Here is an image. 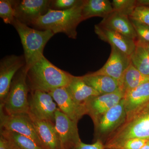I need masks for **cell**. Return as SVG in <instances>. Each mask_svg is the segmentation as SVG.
<instances>
[{
    "mask_svg": "<svg viewBox=\"0 0 149 149\" xmlns=\"http://www.w3.org/2000/svg\"><path fill=\"white\" fill-rule=\"evenodd\" d=\"M134 139L149 141V102L127 116L125 122L106 141L104 149H115Z\"/></svg>",
    "mask_w": 149,
    "mask_h": 149,
    "instance_id": "obj_3",
    "label": "cell"
},
{
    "mask_svg": "<svg viewBox=\"0 0 149 149\" xmlns=\"http://www.w3.org/2000/svg\"><path fill=\"white\" fill-rule=\"evenodd\" d=\"M126 117L123 98L94 123L95 141L100 140L104 144L109 137L125 122Z\"/></svg>",
    "mask_w": 149,
    "mask_h": 149,
    "instance_id": "obj_7",
    "label": "cell"
},
{
    "mask_svg": "<svg viewBox=\"0 0 149 149\" xmlns=\"http://www.w3.org/2000/svg\"><path fill=\"white\" fill-rule=\"evenodd\" d=\"M65 88L70 95L78 104L85 107L91 98L100 94L84 82L82 76H73Z\"/></svg>",
    "mask_w": 149,
    "mask_h": 149,
    "instance_id": "obj_17",
    "label": "cell"
},
{
    "mask_svg": "<svg viewBox=\"0 0 149 149\" xmlns=\"http://www.w3.org/2000/svg\"><path fill=\"white\" fill-rule=\"evenodd\" d=\"M81 0H55L52 1L50 9L56 10H66L83 3Z\"/></svg>",
    "mask_w": 149,
    "mask_h": 149,
    "instance_id": "obj_29",
    "label": "cell"
},
{
    "mask_svg": "<svg viewBox=\"0 0 149 149\" xmlns=\"http://www.w3.org/2000/svg\"><path fill=\"white\" fill-rule=\"evenodd\" d=\"M146 45L147 49H148V52L149 54V44H146Z\"/></svg>",
    "mask_w": 149,
    "mask_h": 149,
    "instance_id": "obj_35",
    "label": "cell"
},
{
    "mask_svg": "<svg viewBox=\"0 0 149 149\" xmlns=\"http://www.w3.org/2000/svg\"><path fill=\"white\" fill-rule=\"evenodd\" d=\"M137 35V40L149 44V26L139 22L130 19Z\"/></svg>",
    "mask_w": 149,
    "mask_h": 149,
    "instance_id": "obj_28",
    "label": "cell"
},
{
    "mask_svg": "<svg viewBox=\"0 0 149 149\" xmlns=\"http://www.w3.org/2000/svg\"><path fill=\"white\" fill-rule=\"evenodd\" d=\"M25 65L24 55H10L0 61V106L6 100L11 84L17 72Z\"/></svg>",
    "mask_w": 149,
    "mask_h": 149,
    "instance_id": "obj_10",
    "label": "cell"
},
{
    "mask_svg": "<svg viewBox=\"0 0 149 149\" xmlns=\"http://www.w3.org/2000/svg\"><path fill=\"white\" fill-rule=\"evenodd\" d=\"M0 149H13L8 139L1 134L0 135Z\"/></svg>",
    "mask_w": 149,
    "mask_h": 149,
    "instance_id": "obj_32",
    "label": "cell"
},
{
    "mask_svg": "<svg viewBox=\"0 0 149 149\" xmlns=\"http://www.w3.org/2000/svg\"><path fill=\"white\" fill-rule=\"evenodd\" d=\"M87 85L98 92L100 95L113 93L119 88V83L109 76L103 75H89L86 74L82 76Z\"/></svg>",
    "mask_w": 149,
    "mask_h": 149,
    "instance_id": "obj_20",
    "label": "cell"
},
{
    "mask_svg": "<svg viewBox=\"0 0 149 149\" xmlns=\"http://www.w3.org/2000/svg\"><path fill=\"white\" fill-rule=\"evenodd\" d=\"M27 70L24 65L14 77L6 99L0 106V109L6 114L28 113L30 91L27 82Z\"/></svg>",
    "mask_w": 149,
    "mask_h": 149,
    "instance_id": "obj_5",
    "label": "cell"
},
{
    "mask_svg": "<svg viewBox=\"0 0 149 149\" xmlns=\"http://www.w3.org/2000/svg\"><path fill=\"white\" fill-rule=\"evenodd\" d=\"M28 113L33 121H47L54 124L58 108L49 93L40 91H30Z\"/></svg>",
    "mask_w": 149,
    "mask_h": 149,
    "instance_id": "obj_6",
    "label": "cell"
},
{
    "mask_svg": "<svg viewBox=\"0 0 149 149\" xmlns=\"http://www.w3.org/2000/svg\"><path fill=\"white\" fill-rule=\"evenodd\" d=\"M51 1L49 0L13 1L15 19L26 25H32L50 9Z\"/></svg>",
    "mask_w": 149,
    "mask_h": 149,
    "instance_id": "obj_9",
    "label": "cell"
},
{
    "mask_svg": "<svg viewBox=\"0 0 149 149\" xmlns=\"http://www.w3.org/2000/svg\"><path fill=\"white\" fill-rule=\"evenodd\" d=\"M124 95L125 92L119 88L113 93L93 97L85 104L87 114L95 123L108 111L120 102Z\"/></svg>",
    "mask_w": 149,
    "mask_h": 149,
    "instance_id": "obj_12",
    "label": "cell"
},
{
    "mask_svg": "<svg viewBox=\"0 0 149 149\" xmlns=\"http://www.w3.org/2000/svg\"><path fill=\"white\" fill-rule=\"evenodd\" d=\"M148 82L149 76L142 74L131 62L123 74L120 88L125 93Z\"/></svg>",
    "mask_w": 149,
    "mask_h": 149,
    "instance_id": "obj_22",
    "label": "cell"
},
{
    "mask_svg": "<svg viewBox=\"0 0 149 149\" xmlns=\"http://www.w3.org/2000/svg\"><path fill=\"white\" fill-rule=\"evenodd\" d=\"M54 126L63 149H72L81 141L77 123L71 120L58 108L56 112Z\"/></svg>",
    "mask_w": 149,
    "mask_h": 149,
    "instance_id": "obj_13",
    "label": "cell"
},
{
    "mask_svg": "<svg viewBox=\"0 0 149 149\" xmlns=\"http://www.w3.org/2000/svg\"><path fill=\"white\" fill-rule=\"evenodd\" d=\"M84 2L66 10L49 9L47 13L37 19L31 26L39 30H51L54 35L62 33L69 38L76 39L77 27L81 22L84 21L82 15Z\"/></svg>",
    "mask_w": 149,
    "mask_h": 149,
    "instance_id": "obj_2",
    "label": "cell"
},
{
    "mask_svg": "<svg viewBox=\"0 0 149 149\" xmlns=\"http://www.w3.org/2000/svg\"><path fill=\"white\" fill-rule=\"evenodd\" d=\"M111 47L110 55L104 66L99 70L87 74L109 76L117 80L120 88L123 74L131 63L130 56L123 53L114 47Z\"/></svg>",
    "mask_w": 149,
    "mask_h": 149,
    "instance_id": "obj_11",
    "label": "cell"
},
{
    "mask_svg": "<svg viewBox=\"0 0 149 149\" xmlns=\"http://www.w3.org/2000/svg\"><path fill=\"white\" fill-rule=\"evenodd\" d=\"M49 93L60 110L74 122L78 123L83 116L87 114L85 107L74 101L65 87L57 88Z\"/></svg>",
    "mask_w": 149,
    "mask_h": 149,
    "instance_id": "obj_14",
    "label": "cell"
},
{
    "mask_svg": "<svg viewBox=\"0 0 149 149\" xmlns=\"http://www.w3.org/2000/svg\"><path fill=\"white\" fill-rule=\"evenodd\" d=\"M129 18L149 26V7L143 6L136 7Z\"/></svg>",
    "mask_w": 149,
    "mask_h": 149,
    "instance_id": "obj_27",
    "label": "cell"
},
{
    "mask_svg": "<svg viewBox=\"0 0 149 149\" xmlns=\"http://www.w3.org/2000/svg\"><path fill=\"white\" fill-rule=\"evenodd\" d=\"M147 141L138 139H130L115 149H140Z\"/></svg>",
    "mask_w": 149,
    "mask_h": 149,
    "instance_id": "obj_30",
    "label": "cell"
},
{
    "mask_svg": "<svg viewBox=\"0 0 149 149\" xmlns=\"http://www.w3.org/2000/svg\"><path fill=\"white\" fill-rule=\"evenodd\" d=\"M73 76L54 65L44 56L27 70V82L30 91L49 93L66 87Z\"/></svg>",
    "mask_w": 149,
    "mask_h": 149,
    "instance_id": "obj_1",
    "label": "cell"
},
{
    "mask_svg": "<svg viewBox=\"0 0 149 149\" xmlns=\"http://www.w3.org/2000/svg\"><path fill=\"white\" fill-rule=\"evenodd\" d=\"M1 134L8 139L13 149H44L32 139L15 132L1 129Z\"/></svg>",
    "mask_w": 149,
    "mask_h": 149,
    "instance_id": "obj_24",
    "label": "cell"
},
{
    "mask_svg": "<svg viewBox=\"0 0 149 149\" xmlns=\"http://www.w3.org/2000/svg\"><path fill=\"white\" fill-rule=\"evenodd\" d=\"M113 11L111 3L108 0H86L82 8L83 20L94 17L104 18Z\"/></svg>",
    "mask_w": 149,
    "mask_h": 149,
    "instance_id": "obj_21",
    "label": "cell"
},
{
    "mask_svg": "<svg viewBox=\"0 0 149 149\" xmlns=\"http://www.w3.org/2000/svg\"><path fill=\"white\" fill-rule=\"evenodd\" d=\"M111 3L114 11L129 17L137 6L136 0H113Z\"/></svg>",
    "mask_w": 149,
    "mask_h": 149,
    "instance_id": "obj_26",
    "label": "cell"
},
{
    "mask_svg": "<svg viewBox=\"0 0 149 149\" xmlns=\"http://www.w3.org/2000/svg\"><path fill=\"white\" fill-rule=\"evenodd\" d=\"M0 17L4 23L13 25L15 20L13 1H0Z\"/></svg>",
    "mask_w": 149,
    "mask_h": 149,
    "instance_id": "obj_25",
    "label": "cell"
},
{
    "mask_svg": "<svg viewBox=\"0 0 149 149\" xmlns=\"http://www.w3.org/2000/svg\"><path fill=\"white\" fill-rule=\"evenodd\" d=\"M13 25L18 33L23 49L27 69L44 56L43 52L47 43L54 34L50 30H39L15 19Z\"/></svg>",
    "mask_w": 149,
    "mask_h": 149,
    "instance_id": "obj_4",
    "label": "cell"
},
{
    "mask_svg": "<svg viewBox=\"0 0 149 149\" xmlns=\"http://www.w3.org/2000/svg\"><path fill=\"white\" fill-rule=\"evenodd\" d=\"M0 125L1 130L13 131L26 136L42 147L34 122L28 113L9 115L0 109Z\"/></svg>",
    "mask_w": 149,
    "mask_h": 149,
    "instance_id": "obj_8",
    "label": "cell"
},
{
    "mask_svg": "<svg viewBox=\"0 0 149 149\" xmlns=\"http://www.w3.org/2000/svg\"><path fill=\"white\" fill-rule=\"evenodd\" d=\"M131 63L142 74L149 76V54L146 43L136 40V47L130 56Z\"/></svg>",
    "mask_w": 149,
    "mask_h": 149,
    "instance_id": "obj_23",
    "label": "cell"
},
{
    "mask_svg": "<svg viewBox=\"0 0 149 149\" xmlns=\"http://www.w3.org/2000/svg\"><path fill=\"white\" fill-rule=\"evenodd\" d=\"M140 149H149V141H147Z\"/></svg>",
    "mask_w": 149,
    "mask_h": 149,
    "instance_id": "obj_34",
    "label": "cell"
},
{
    "mask_svg": "<svg viewBox=\"0 0 149 149\" xmlns=\"http://www.w3.org/2000/svg\"><path fill=\"white\" fill-rule=\"evenodd\" d=\"M95 32L100 39L130 56L136 48V40L104 28L99 24L95 25Z\"/></svg>",
    "mask_w": 149,
    "mask_h": 149,
    "instance_id": "obj_15",
    "label": "cell"
},
{
    "mask_svg": "<svg viewBox=\"0 0 149 149\" xmlns=\"http://www.w3.org/2000/svg\"><path fill=\"white\" fill-rule=\"evenodd\" d=\"M137 6H143L149 7V0H139L137 1Z\"/></svg>",
    "mask_w": 149,
    "mask_h": 149,
    "instance_id": "obj_33",
    "label": "cell"
},
{
    "mask_svg": "<svg viewBox=\"0 0 149 149\" xmlns=\"http://www.w3.org/2000/svg\"><path fill=\"white\" fill-rule=\"evenodd\" d=\"M72 149H104V144L100 140H97L94 143L87 144L80 141Z\"/></svg>",
    "mask_w": 149,
    "mask_h": 149,
    "instance_id": "obj_31",
    "label": "cell"
},
{
    "mask_svg": "<svg viewBox=\"0 0 149 149\" xmlns=\"http://www.w3.org/2000/svg\"><path fill=\"white\" fill-rule=\"evenodd\" d=\"M123 100L127 116L149 102V82L126 92Z\"/></svg>",
    "mask_w": 149,
    "mask_h": 149,
    "instance_id": "obj_19",
    "label": "cell"
},
{
    "mask_svg": "<svg viewBox=\"0 0 149 149\" xmlns=\"http://www.w3.org/2000/svg\"><path fill=\"white\" fill-rule=\"evenodd\" d=\"M99 24L132 40H137L136 30L129 17L123 14L113 11L103 18Z\"/></svg>",
    "mask_w": 149,
    "mask_h": 149,
    "instance_id": "obj_16",
    "label": "cell"
},
{
    "mask_svg": "<svg viewBox=\"0 0 149 149\" xmlns=\"http://www.w3.org/2000/svg\"><path fill=\"white\" fill-rule=\"evenodd\" d=\"M33 122L43 149H63L54 123L47 121Z\"/></svg>",
    "mask_w": 149,
    "mask_h": 149,
    "instance_id": "obj_18",
    "label": "cell"
}]
</instances>
